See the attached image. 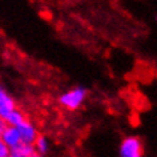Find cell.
Masks as SVG:
<instances>
[{"label":"cell","instance_id":"obj_1","mask_svg":"<svg viewBox=\"0 0 157 157\" xmlns=\"http://www.w3.org/2000/svg\"><path fill=\"white\" fill-rule=\"evenodd\" d=\"M85 96H87V91L84 88H73L65 92L64 95H61L59 101L64 108L69 109V111H76L84 103Z\"/></svg>","mask_w":157,"mask_h":157},{"label":"cell","instance_id":"obj_2","mask_svg":"<svg viewBox=\"0 0 157 157\" xmlns=\"http://www.w3.org/2000/svg\"><path fill=\"white\" fill-rule=\"evenodd\" d=\"M143 143L137 137H127L125 140H123V143L120 145L121 157H143Z\"/></svg>","mask_w":157,"mask_h":157},{"label":"cell","instance_id":"obj_3","mask_svg":"<svg viewBox=\"0 0 157 157\" xmlns=\"http://www.w3.org/2000/svg\"><path fill=\"white\" fill-rule=\"evenodd\" d=\"M16 128H17V132H19V136H20V141H21V143L33 144L35 140H36V137L39 136L36 128H35L33 124L29 123L28 120H24Z\"/></svg>","mask_w":157,"mask_h":157},{"label":"cell","instance_id":"obj_4","mask_svg":"<svg viewBox=\"0 0 157 157\" xmlns=\"http://www.w3.org/2000/svg\"><path fill=\"white\" fill-rule=\"evenodd\" d=\"M0 140L10 148V151L13 147H16L19 143H21L20 136H19V132H17V128H15V127H7L4 133H3L2 137H0Z\"/></svg>","mask_w":157,"mask_h":157},{"label":"cell","instance_id":"obj_5","mask_svg":"<svg viewBox=\"0 0 157 157\" xmlns=\"http://www.w3.org/2000/svg\"><path fill=\"white\" fill-rule=\"evenodd\" d=\"M15 109V101L4 89L0 88V117L4 119L10 112Z\"/></svg>","mask_w":157,"mask_h":157},{"label":"cell","instance_id":"obj_6","mask_svg":"<svg viewBox=\"0 0 157 157\" xmlns=\"http://www.w3.org/2000/svg\"><path fill=\"white\" fill-rule=\"evenodd\" d=\"M36 151H35L33 144H25V143H19L16 147L11 149V155L16 157H32Z\"/></svg>","mask_w":157,"mask_h":157},{"label":"cell","instance_id":"obj_7","mask_svg":"<svg viewBox=\"0 0 157 157\" xmlns=\"http://www.w3.org/2000/svg\"><path fill=\"white\" fill-rule=\"evenodd\" d=\"M24 120H25L24 115H23L20 111H17L16 108H15L12 112H10L8 115L4 117V121L7 123V125H8V127H15V128L19 127V125H20Z\"/></svg>","mask_w":157,"mask_h":157},{"label":"cell","instance_id":"obj_8","mask_svg":"<svg viewBox=\"0 0 157 157\" xmlns=\"http://www.w3.org/2000/svg\"><path fill=\"white\" fill-rule=\"evenodd\" d=\"M33 147H35L36 153L43 156L47 151H48V141H47V139L44 136H37L36 140H35V143H33Z\"/></svg>","mask_w":157,"mask_h":157},{"label":"cell","instance_id":"obj_9","mask_svg":"<svg viewBox=\"0 0 157 157\" xmlns=\"http://www.w3.org/2000/svg\"><path fill=\"white\" fill-rule=\"evenodd\" d=\"M11 155V151L7 145L0 140V157H8Z\"/></svg>","mask_w":157,"mask_h":157},{"label":"cell","instance_id":"obj_10","mask_svg":"<svg viewBox=\"0 0 157 157\" xmlns=\"http://www.w3.org/2000/svg\"><path fill=\"white\" fill-rule=\"evenodd\" d=\"M7 127H8V125H7V123L4 121V119H2V117H0V137H2V135L4 133V131L7 129Z\"/></svg>","mask_w":157,"mask_h":157},{"label":"cell","instance_id":"obj_11","mask_svg":"<svg viewBox=\"0 0 157 157\" xmlns=\"http://www.w3.org/2000/svg\"><path fill=\"white\" fill-rule=\"evenodd\" d=\"M32 157H43V156H41V155H39V153H35V155H33Z\"/></svg>","mask_w":157,"mask_h":157},{"label":"cell","instance_id":"obj_12","mask_svg":"<svg viewBox=\"0 0 157 157\" xmlns=\"http://www.w3.org/2000/svg\"><path fill=\"white\" fill-rule=\"evenodd\" d=\"M8 157H16V156H13V155H10Z\"/></svg>","mask_w":157,"mask_h":157}]
</instances>
